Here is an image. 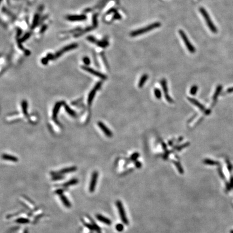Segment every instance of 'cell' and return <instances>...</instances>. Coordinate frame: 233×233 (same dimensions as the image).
<instances>
[{"instance_id":"obj_1","label":"cell","mask_w":233,"mask_h":233,"mask_svg":"<svg viewBox=\"0 0 233 233\" xmlns=\"http://www.w3.org/2000/svg\"><path fill=\"white\" fill-rule=\"evenodd\" d=\"M160 25H161V23H159V22H155V23L151 24L149 25L146 26V27H145L140 28L139 29H138V30H136L135 31H132L131 33V36L132 37H135V36L141 35L142 34H145V33L152 31L154 29H156V28L160 27Z\"/></svg>"},{"instance_id":"obj_2","label":"cell","mask_w":233,"mask_h":233,"mask_svg":"<svg viewBox=\"0 0 233 233\" xmlns=\"http://www.w3.org/2000/svg\"><path fill=\"white\" fill-rule=\"evenodd\" d=\"M200 12L203 18H204V19L207 24V26L208 27L210 31L213 33H216L217 32V29L215 27V25L213 23V22L211 20V18H210V17L209 15L208 12H207L206 9L204 8H203V7H201V8H200Z\"/></svg>"},{"instance_id":"obj_3","label":"cell","mask_w":233,"mask_h":233,"mask_svg":"<svg viewBox=\"0 0 233 233\" xmlns=\"http://www.w3.org/2000/svg\"><path fill=\"white\" fill-rule=\"evenodd\" d=\"M116 205L117 207L118 212H119V216L122 222L126 225H128V220L126 216V214L123 203H122L121 201H120V200H117L116 202Z\"/></svg>"},{"instance_id":"obj_4","label":"cell","mask_w":233,"mask_h":233,"mask_svg":"<svg viewBox=\"0 0 233 233\" xmlns=\"http://www.w3.org/2000/svg\"><path fill=\"white\" fill-rule=\"evenodd\" d=\"M179 33L180 36H181V37L182 38L184 44L186 45L188 50L192 54L195 53V52L196 51L195 48L193 45H192L191 42H190V40H189V39H188V37L187 36L185 33H184V32L182 30H181V29H180L179 31Z\"/></svg>"},{"instance_id":"obj_5","label":"cell","mask_w":233,"mask_h":233,"mask_svg":"<svg viewBox=\"0 0 233 233\" xmlns=\"http://www.w3.org/2000/svg\"><path fill=\"white\" fill-rule=\"evenodd\" d=\"M98 178V173L97 171H94L92 174L91 178L88 186V191L90 193H94L96 190V186H97V181Z\"/></svg>"},{"instance_id":"obj_6","label":"cell","mask_w":233,"mask_h":233,"mask_svg":"<svg viewBox=\"0 0 233 233\" xmlns=\"http://www.w3.org/2000/svg\"><path fill=\"white\" fill-rule=\"evenodd\" d=\"M102 82H98L97 84H96V85L95 86V87H94L93 89H92L91 91V92H90V94H88V99H87V103H88V105H89L90 106L91 105V103H92V101H93L94 97H95V95L96 94V92H97V91L98 89H99L100 88H101V87L102 86Z\"/></svg>"},{"instance_id":"obj_7","label":"cell","mask_w":233,"mask_h":233,"mask_svg":"<svg viewBox=\"0 0 233 233\" xmlns=\"http://www.w3.org/2000/svg\"><path fill=\"white\" fill-rule=\"evenodd\" d=\"M82 69L84 70H85V71H86L88 72H89L91 74H92V75H93L94 76H97L99 78H101L102 79H104V80H105L107 79V76L105 75H104V74L102 73L101 72H99L97 71H96V70H94L93 69H92L90 67H88V66H82Z\"/></svg>"},{"instance_id":"obj_8","label":"cell","mask_w":233,"mask_h":233,"mask_svg":"<svg viewBox=\"0 0 233 233\" xmlns=\"http://www.w3.org/2000/svg\"><path fill=\"white\" fill-rule=\"evenodd\" d=\"M78 46V45L77 44L73 43V44H70V45H69L68 46L64 47V48H63L61 50L57 52V53L54 55V59H56V58H58L59 57H60L63 54H64L66 51H68L70 50H71L72 49H76Z\"/></svg>"},{"instance_id":"obj_9","label":"cell","mask_w":233,"mask_h":233,"mask_svg":"<svg viewBox=\"0 0 233 233\" xmlns=\"http://www.w3.org/2000/svg\"><path fill=\"white\" fill-rule=\"evenodd\" d=\"M77 167H75V166H72V167H67L65 168H63L60 171H57V172H51L50 174L51 175H63L64 174H67L69 173H71L73 172H75L77 170Z\"/></svg>"},{"instance_id":"obj_10","label":"cell","mask_w":233,"mask_h":233,"mask_svg":"<svg viewBox=\"0 0 233 233\" xmlns=\"http://www.w3.org/2000/svg\"><path fill=\"white\" fill-rule=\"evenodd\" d=\"M161 84L162 86V90H163L164 93L165 94V97L166 99L167 100V101L168 102L170 103H173V100L172 99V98L170 97L169 96V94H168V87H167V82H166V79H162L161 81Z\"/></svg>"},{"instance_id":"obj_11","label":"cell","mask_w":233,"mask_h":233,"mask_svg":"<svg viewBox=\"0 0 233 233\" xmlns=\"http://www.w3.org/2000/svg\"><path fill=\"white\" fill-rule=\"evenodd\" d=\"M63 104V102H57L56 104H55L53 111V120L57 123V115L59 112V110L61 108V106Z\"/></svg>"},{"instance_id":"obj_12","label":"cell","mask_w":233,"mask_h":233,"mask_svg":"<svg viewBox=\"0 0 233 233\" xmlns=\"http://www.w3.org/2000/svg\"><path fill=\"white\" fill-rule=\"evenodd\" d=\"M98 126L101 128L103 132H104V133L105 134L106 136H109V137H111V136L113 135L112 132L109 129V128L107 127L106 126V125L103 123H102V121H99L98 123Z\"/></svg>"},{"instance_id":"obj_13","label":"cell","mask_w":233,"mask_h":233,"mask_svg":"<svg viewBox=\"0 0 233 233\" xmlns=\"http://www.w3.org/2000/svg\"><path fill=\"white\" fill-rule=\"evenodd\" d=\"M96 219H97L99 222H101L107 225H110L112 223V221H111L110 219H109L108 217L103 216V215H102V214H98L96 215Z\"/></svg>"},{"instance_id":"obj_14","label":"cell","mask_w":233,"mask_h":233,"mask_svg":"<svg viewBox=\"0 0 233 233\" xmlns=\"http://www.w3.org/2000/svg\"><path fill=\"white\" fill-rule=\"evenodd\" d=\"M78 183V180L77 179L74 178V179H72L70 180L67 181V182L63 183L60 186L65 190V189H67L68 188H69L70 186L76 185V184H77Z\"/></svg>"},{"instance_id":"obj_15","label":"cell","mask_w":233,"mask_h":233,"mask_svg":"<svg viewBox=\"0 0 233 233\" xmlns=\"http://www.w3.org/2000/svg\"><path fill=\"white\" fill-rule=\"evenodd\" d=\"M86 17L84 15H70L66 17V19L70 21H81L86 20Z\"/></svg>"},{"instance_id":"obj_16","label":"cell","mask_w":233,"mask_h":233,"mask_svg":"<svg viewBox=\"0 0 233 233\" xmlns=\"http://www.w3.org/2000/svg\"><path fill=\"white\" fill-rule=\"evenodd\" d=\"M58 195H59V197H60V200H61V202H62L63 205L68 208H71V203H70V201L69 200L68 198L66 197L65 195H64L63 193H62Z\"/></svg>"},{"instance_id":"obj_17","label":"cell","mask_w":233,"mask_h":233,"mask_svg":"<svg viewBox=\"0 0 233 233\" xmlns=\"http://www.w3.org/2000/svg\"><path fill=\"white\" fill-rule=\"evenodd\" d=\"M188 101H189L190 102H191L192 104H193V105H194L197 107H198V108L201 111H202L205 112L206 111V110L205 109V107L203 106L202 104H201L200 103L199 101H198L197 100H196L194 98H190V97L188 98Z\"/></svg>"},{"instance_id":"obj_18","label":"cell","mask_w":233,"mask_h":233,"mask_svg":"<svg viewBox=\"0 0 233 233\" xmlns=\"http://www.w3.org/2000/svg\"><path fill=\"white\" fill-rule=\"evenodd\" d=\"M2 158L4 160H8V161H10L12 162H17L18 159V158H16L15 156H13V155H9V154H5L2 155Z\"/></svg>"},{"instance_id":"obj_19","label":"cell","mask_w":233,"mask_h":233,"mask_svg":"<svg viewBox=\"0 0 233 233\" xmlns=\"http://www.w3.org/2000/svg\"><path fill=\"white\" fill-rule=\"evenodd\" d=\"M148 77H149V76H148V75H146V74H144V75L142 76L138 84V87L139 88H142L143 87L144 85L145 84L146 82V81L148 79Z\"/></svg>"},{"instance_id":"obj_20","label":"cell","mask_w":233,"mask_h":233,"mask_svg":"<svg viewBox=\"0 0 233 233\" xmlns=\"http://www.w3.org/2000/svg\"><path fill=\"white\" fill-rule=\"evenodd\" d=\"M30 220L27 217H20L15 220L16 222L19 224H27L30 222Z\"/></svg>"},{"instance_id":"obj_21","label":"cell","mask_w":233,"mask_h":233,"mask_svg":"<svg viewBox=\"0 0 233 233\" xmlns=\"http://www.w3.org/2000/svg\"><path fill=\"white\" fill-rule=\"evenodd\" d=\"M63 105L64 106V108H65V109L66 110V111L67 112V113L68 114H69L70 116L73 117H76V112L74 111L73 110H72V109H70V108L69 106H68L65 103H63Z\"/></svg>"},{"instance_id":"obj_22","label":"cell","mask_w":233,"mask_h":233,"mask_svg":"<svg viewBox=\"0 0 233 233\" xmlns=\"http://www.w3.org/2000/svg\"><path fill=\"white\" fill-rule=\"evenodd\" d=\"M22 111H23V114L25 116H27L28 115V103L27 102L24 100V101H22Z\"/></svg>"},{"instance_id":"obj_23","label":"cell","mask_w":233,"mask_h":233,"mask_svg":"<svg viewBox=\"0 0 233 233\" xmlns=\"http://www.w3.org/2000/svg\"><path fill=\"white\" fill-rule=\"evenodd\" d=\"M203 162H204V164H205L206 165H212V166L217 165L219 164V163L217 161H214L213 160H210V159H206L203 160Z\"/></svg>"},{"instance_id":"obj_24","label":"cell","mask_w":233,"mask_h":233,"mask_svg":"<svg viewBox=\"0 0 233 233\" xmlns=\"http://www.w3.org/2000/svg\"><path fill=\"white\" fill-rule=\"evenodd\" d=\"M173 162L174 164V165L176 166V167L177 168V171H179V172L180 174H183L184 171H183V168H182V166H181V164H180V162H177V161H173Z\"/></svg>"},{"instance_id":"obj_25","label":"cell","mask_w":233,"mask_h":233,"mask_svg":"<svg viewBox=\"0 0 233 233\" xmlns=\"http://www.w3.org/2000/svg\"><path fill=\"white\" fill-rule=\"evenodd\" d=\"M221 90H222V86H218V87L216 88V90L215 92V94H214V96H213V100H214V101H215V100L216 99L217 97H218V96H219V94L220 93Z\"/></svg>"},{"instance_id":"obj_26","label":"cell","mask_w":233,"mask_h":233,"mask_svg":"<svg viewBox=\"0 0 233 233\" xmlns=\"http://www.w3.org/2000/svg\"><path fill=\"white\" fill-rule=\"evenodd\" d=\"M198 86L197 85H195L192 86V87H191V90H190L191 95H193V96L195 95L196 94H197V91H198Z\"/></svg>"},{"instance_id":"obj_27","label":"cell","mask_w":233,"mask_h":233,"mask_svg":"<svg viewBox=\"0 0 233 233\" xmlns=\"http://www.w3.org/2000/svg\"><path fill=\"white\" fill-rule=\"evenodd\" d=\"M154 94L157 99H160L161 97V92L159 88H155L154 90Z\"/></svg>"},{"instance_id":"obj_28","label":"cell","mask_w":233,"mask_h":233,"mask_svg":"<svg viewBox=\"0 0 233 233\" xmlns=\"http://www.w3.org/2000/svg\"><path fill=\"white\" fill-rule=\"evenodd\" d=\"M190 145V143L189 142H187V143H186L185 144H183V145H182L179 146V147H174V149H176L177 151H180L181 150H182L183 149H184V148H185V147L188 146Z\"/></svg>"},{"instance_id":"obj_29","label":"cell","mask_w":233,"mask_h":233,"mask_svg":"<svg viewBox=\"0 0 233 233\" xmlns=\"http://www.w3.org/2000/svg\"><path fill=\"white\" fill-rule=\"evenodd\" d=\"M116 229L118 231L121 232L124 230V225L121 223H118L116 225Z\"/></svg>"},{"instance_id":"obj_30","label":"cell","mask_w":233,"mask_h":233,"mask_svg":"<svg viewBox=\"0 0 233 233\" xmlns=\"http://www.w3.org/2000/svg\"><path fill=\"white\" fill-rule=\"evenodd\" d=\"M64 178V176L63 175H54L53 177V180L55 181H57V180H61L63 179Z\"/></svg>"},{"instance_id":"obj_31","label":"cell","mask_w":233,"mask_h":233,"mask_svg":"<svg viewBox=\"0 0 233 233\" xmlns=\"http://www.w3.org/2000/svg\"><path fill=\"white\" fill-rule=\"evenodd\" d=\"M139 157V154L138 153H134L131 157V160L132 161H135Z\"/></svg>"},{"instance_id":"obj_32","label":"cell","mask_w":233,"mask_h":233,"mask_svg":"<svg viewBox=\"0 0 233 233\" xmlns=\"http://www.w3.org/2000/svg\"><path fill=\"white\" fill-rule=\"evenodd\" d=\"M83 62L85 64L88 65H89L90 63V60L88 57H85L83 58Z\"/></svg>"},{"instance_id":"obj_33","label":"cell","mask_w":233,"mask_h":233,"mask_svg":"<svg viewBox=\"0 0 233 233\" xmlns=\"http://www.w3.org/2000/svg\"><path fill=\"white\" fill-rule=\"evenodd\" d=\"M38 20V16L37 15H36L35 17V18H34V21H33L32 25V28H34V27H35V25H36V24L37 23Z\"/></svg>"},{"instance_id":"obj_34","label":"cell","mask_w":233,"mask_h":233,"mask_svg":"<svg viewBox=\"0 0 233 233\" xmlns=\"http://www.w3.org/2000/svg\"><path fill=\"white\" fill-rule=\"evenodd\" d=\"M29 36H30V34H29V33H28V34H26L25 36H23V37L21 39V42H23L25 41V40H27L29 37Z\"/></svg>"},{"instance_id":"obj_35","label":"cell","mask_w":233,"mask_h":233,"mask_svg":"<svg viewBox=\"0 0 233 233\" xmlns=\"http://www.w3.org/2000/svg\"><path fill=\"white\" fill-rule=\"evenodd\" d=\"M48 58L47 57L46 58H43L42 59V60H41V62H42V63L44 65H46L47 64V63H48Z\"/></svg>"},{"instance_id":"obj_36","label":"cell","mask_w":233,"mask_h":233,"mask_svg":"<svg viewBox=\"0 0 233 233\" xmlns=\"http://www.w3.org/2000/svg\"><path fill=\"white\" fill-rule=\"evenodd\" d=\"M169 153H170V152H169V151H166V152L165 153L164 155V157H163V158H164V159L165 160H166V159H167L168 158V156H169Z\"/></svg>"},{"instance_id":"obj_37","label":"cell","mask_w":233,"mask_h":233,"mask_svg":"<svg viewBox=\"0 0 233 233\" xmlns=\"http://www.w3.org/2000/svg\"><path fill=\"white\" fill-rule=\"evenodd\" d=\"M135 165L138 168H140L142 167L141 162H139V161H136L135 163Z\"/></svg>"},{"instance_id":"obj_38","label":"cell","mask_w":233,"mask_h":233,"mask_svg":"<svg viewBox=\"0 0 233 233\" xmlns=\"http://www.w3.org/2000/svg\"><path fill=\"white\" fill-rule=\"evenodd\" d=\"M219 174L220 175V176L222 177V179H224V175H223V174L222 173V170L221 169H219Z\"/></svg>"},{"instance_id":"obj_39","label":"cell","mask_w":233,"mask_h":233,"mask_svg":"<svg viewBox=\"0 0 233 233\" xmlns=\"http://www.w3.org/2000/svg\"><path fill=\"white\" fill-rule=\"evenodd\" d=\"M161 145H162V148H163L164 150H166V149H167V146H166V145L164 142H162Z\"/></svg>"},{"instance_id":"obj_40","label":"cell","mask_w":233,"mask_h":233,"mask_svg":"<svg viewBox=\"0 0 233 233\" xmlns=\"http://www.w3.org/2000/svg\"><path fill=\"white\" fill-rule=\"evenodd\" d=\"M173 142H174V140H170V141H169V143H168L169 145V146H172V145H173Z\"/></svg>"},{"instance_id":"obj_41","label":"cell","mask_w":233,"mask_h":233,"mask_svg":"<svg viewBox=\"0 0 233 233\" xmlns=\"http://www.w3.org/2000/svg\"><path fill=\"white\" fill-rule=\"evenodd\" d=\"M230 233H233V230H231V231H230Z\"/></svg>"}]
</instances>
